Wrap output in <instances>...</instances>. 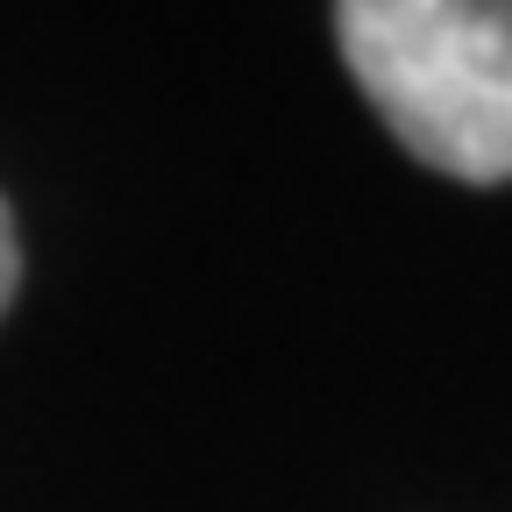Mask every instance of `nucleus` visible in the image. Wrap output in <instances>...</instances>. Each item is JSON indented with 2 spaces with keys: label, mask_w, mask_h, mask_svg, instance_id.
Masks as SVG:
<instances>
[{
  "label": "nucleus",
  "mask_w": 512,
  "mask_h": 512,
  "mask_svg": "<svg viewBox=\"0 0 512 512\" xmlns=\"http://www.w3.org/2000/svg\"><path fill=\"white\" fill-rule=\"evenodd\" d=\"M15 285H22V242H15V214L0 200V313L15 306Z\"/></svg>",
  "instance_id": "nucleus-2"
},
{
  "label": "nucleus",
  "mask_w": 512,
  "mask_h": 512,
  "mask_svg": "<svg viewBox=\"0 0 512 512\" xmlns=\"http://www.w3.org/2000/svg\"><path fill=\"white\" fill-rule=\"evenodd\" d=\"M342 57L384 128L441 178H512V8L505 0H349Z\"/></svg>",
  "instance_id": "nucleus-1"
}]
</instances>
